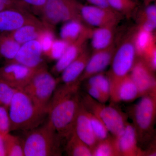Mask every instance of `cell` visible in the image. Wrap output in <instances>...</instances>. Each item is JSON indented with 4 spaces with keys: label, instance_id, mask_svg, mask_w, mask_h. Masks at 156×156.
Listing matches in <instances>:
<instances>
[{
    "label": "cell",
    "instance_id": "cell-1",
    "mask_svg": "<svg viewBox=\"0 0 156 156\" xmlns=\"http://www.w3.org/2000/svg\"><path fill=\"white\" fill-rule=\"evenodd\" d=\"M80 84H63L56 88L48 106V122L61 139L67 140L73 131L81 104L78 94Z\"/></svg>",
    "mask_w": 156,
    "mask_h": 156
},
{
    "label": "cell",
    "instance_id": "cell-2",
    "mask_svg": "<svg viewBox=\"0 0 156 156\" xmlns=\"http://www.w3.org/2000/svg\"><path fill=\"white\" fill-rule=\"evenodd\" d=\"M11 131L27 132L44 123L48 112L34 102L22 89H17L9 108Z\"/></svg>",
    "mask_w": 156,
    "mask_h": 156
},
{
    "label": "cell",
    "instance_id": "cell-3",
    "mask_svg": "<svg viewBox=\"0 0 156 156\" xmlns=\"http://www.w3.org/2000/svg\"><path fill=\"white\" fill-rule=\"evenodd\" d=\"M140 98L137 103L128 109V114L133 122L139 146L148 147L153 141L154 135L156 94Z\"/></svg>",
    "mask_w": 156,
    "mask_h": 156
},
{
    "label": "cell",
    "instance_id": "cell-4",
    "mask_svg": "<svg viewBox=\"0 0 156 156\" xmlns=\"http://www.w3.org/2000/svg\"><path fill=\"white\" fill-rule=\"evenodd\" d=\"M26 132L23 139L24 156L61 155V138L48 121Z\"/></svg>",
    "mask_w": 156,
    "mask_h": 156
},
{
    "label": "cell",
    "instance_id": "cell-5",
    "mask_svg": "<svg viewBox=\"0 0 156 156\" xmlns=\"http://www.w3.org/2000/svg\"><path fill=\"white\" fill-rule=\"evenodd\" d=\"M59 82V79L54 77L44 64L37 69L22 90L40 108L48 112L50 100Z\"/></svg>",
    "mask_w": 156,
    "mask_h": 156
},
{
    "label": "cell",
    "instance_id": "cell-6",
    "mask_svg": "<svg viewBox=\"0 0 156 156\" xmlns=\"http://www.w3.org/2000/svg\"><path fill=\"white\" fill-rule=\"evenodd\" d=\"M81 100L86 109L102 122L112 136L116 137L122 134L128 122L127 116L122 112L98 102L88 94L84 95Z\"/></svg>",
    "mask_w": 156,
    "mask_h": 156
},
{
    "label": "cell",
    "instance_id": "cell-7",
    "mask_svg": "<svg viewBox=\"0 0 156 156\" xmlns=\"http://www.w3.org/2000/svg\"><path fill=\"white\" fill-rule=\"evenodd\" d=\"M82 5L78 0H47L41 20L46 25L53 28L60 23L69 20L83 22L80 13Z\"/></svg>",
    "mask_w": 156,
    "mask_h": 156
},
{
    "label": "cell",
    "instance_id": "cell-8",
    "mask_svg": "<svg viewBox=\"0 0 156 156\" xmlns=\"http://www.w3.org/2000/svg\"><path fill=\"white\" fill-rule=\"evenodd\" d=\"M136 58L131 33L117 47L110 64V69L106 74L110 87L130 74Z\"/></svg>",
    "mask_w": 156,
    "mask_h": 156
},
{
    "label": "cell",
    "instance_id": "cell-9",
    "mask_svg": "<svg viewBox=\"0 0 156 156\" xmlns=\"http://www.w3.org/2000/svg\"><path fill=\"white\" fill-rule=\"evenodd\" d=\"M80 13L83 21L95 27H116L123 17L122 15L113 9L92 5L82 4Z\"/></svg>",
    "mask_w": 156,
    "mask_h": 156
},
{
    "label": "cell",
    "instance_id": "cell-10",
    "mask_svg": "<svg viewBox=\"0 0 156 156\" xmlns=\"http://www.w3.org/2000/svg\"><path fill=\"white\" fill-rule=\"evenodd\" d=\"M38 68H31L17 62H7L0 68V80L14 89H23Z\"/></svg>",
    "mask_w": 156,
    "mask_h": 156
},
{
    "label": "cell",
    "instance_id": "cell-11",
    "mask_svg": "<svg viewBox=\"0 0 156 156\" xmlns=\"http://www.w3.org/2000/svg\"><path fill=\"white\" fill-rule=\"evenodd\" d=\"M129 75L138 88L140 97L150 94H156L154 73L141 58L137 57Z\"/></svg>",
    "mask_w": 156,
    "mask_h": 156
},
{
    "label": "cell",
    "instance_id": "cell-12",
    "mask_svg": "<svg viewBox=\"0 0 156 156\" xmlns=\"http://www.w3.org/2000/svg\"><path fill=\"white\" fill-rule=\"evenodd\" d=\"M116 48L115 43L105 49L93 51L79 81L81 83L92 76L103 72L110 65Z\"/></svg>",
    "mask_w": 156,
    "mask_h": 156
},
{
    "label": "cell",
    "instance_id": "cell-13",
    "mask_svg": "<svg viewBox=\"0 0 156 156\" xmlns=\"http://www.w3.org/2000/svg\"><path fill=\"white\" fill-rule=\"evenodd\" d=\"M39 20L30 11L16 9L0 11V34L10 33Z\"/></svg>",
    "mask_w": 156,
    "mask_h": 156
},
{
    "label": "cell",
    "instance_id": "cell-14",
    "mask_svg": "<svg viewBox=\"0 0 156 156\" xmlns=\"http://www.w3.org/2000/svg\"><path fill=\"white\" fill-rule=\"evenodd\" d=\"M43 51L40 42L33 40L20 45L14 59L9 62H14L31 68L37 69L44 65Z\"/></svg>",
    "mask_w": 156,
    "mask_h": 156
},
{
    "label": "cell",
    "instance_id": "cell-15",
    "mask_svg": "<svg viewBox=\"0 0 156 156\" xmlns=\"http://www.w3.org/2000/svg\"><path fill=\"white\" fill-rule=\"evenodd\" d=\"M115 137L120 156H144V151L140 147L133 124L127 122L122 134Z\"/></svg>",
    "mask_w": 156,
    "mask_h": 156
},
{
    "label": "cell",
    "instance_id": "cell-16",
    "mask_svg": "<svg viewBox=\"0 0 156 156\" xmlns=\"http://www.w3.org/2000/svg\"><path fill=\"white\" fill-rule=\"evenodd\" d=\"M139 98V90L129 74L110 87L109 99L112 103L132 102Z\"/></svg>",
    "mask_w": 156,
    "mask_h": 156
},
{
    "label": "cell",
    "instance_id": "cell-17",
    "mask_svg": "<svg viewBox=\"0 0 156 156\" xmlns=\"http://www.w3.org/2000/svg\"><path fill=\"white\" fill-rule=\"evenodd\" d=\"M73 131L77 136L87 144L92 151L98 141L92 130L88 111L83 105L81 100Z\"/></svg>",
    "mask_w": 156,
    "mask_h": 156
},
{
    "label": "cell",
    "instance_id": "cell-18",
    "mask_svg": "<svg viewBox=\"0 0 156 156\" xmlns=\"http://www.w3.org/2000/svg\"><path fill=\"white\" fill-rule=\"evenodd\" d=\"M91 35L83 36L69 44L63 55L56 60L52 67V72L56 75L61 74L87 47V42L90 39Z\"/></svg>",
    "mask_w": 156,
    "mask_h": 156
},
{
    "label": "cell",
    "instance_id": "cell-19",
    "mask_svg": "<svg viewBox=\"0 0 156 156\" xmlns=\"http://www.w3.org/2000/svg\"><path fill=\"white\" fill-rule=\"evenodd\" d=\"M90 55L91 53L87 47L62 72L59 81H61L64 85H72L80 83L79 79L83 73Z\"/></svg>",
    "mask_w": 156,
    "mask_h": 156
},
{
    "label": "cell",
    "instance_id": "cell-20",
    "mask_svg": "<svg viewBox=\"0 0 156 156\" xmlns=\"http://www.w3.org/2000/svg\"><path fill=\"white\" fill-rule=\"evenodd\" d=\"M63 23L60 29V38L69 44L92 33L93 28L80 20H71Z\"/></svg>",
    "mask_w": 156,
    "mask_h": 156
},
{
    "label": "cell",
    "instance_id": "cell-21",
    "mask_svg": "<svg viewBox=\"0 0 156 156\" xmlns=\"http://www.w3.org/2000/svg\"><path fill=\"white\" fill-rule=\"evenodd\" d=\"M48 27L40 19L36 22L23 26L8 34L21 45L26 42L37 40L42 31Z\"/></svg>",
    "mask_w": 156,
    "mask_h": 156
},
{
    "label": "cell",
    "instance_id": "cell-22",
    "mask_svg": "<svg viewBox=\"0 0 156 156\" xmlns=\"http://www.w3.org/2000/svg\"><path fill=\"white\" fill-rule=\"evenodd\" d=\"M116 27H100L92 29L90 39L93 51L102 50L115 43Z\"/></svg>",
    "mask_w": 156,
    "mask_h": 156
},
{
    "label": "cell",
    "instance_id": "cell-23",
    "mask_svg": "<svg viewBox=\"0 0 156 156\" xmlns=\"http://www.w3.org/2000/svg\"><path fill=\"white\" fill-rule=\"evenodd\" d=\"M132 39L138 58L141 57L148 50L156 45L154 32L136 28L132 33Z\"/></svg>",
    "mask_w": 156,
    "mask_h": 156
},
{
    "label": "cell",
    "instance_id": "cell-24",
    "mask_svg": "<svg viewBox=\"0 0 156 156\" xmlns=\"http://www.w3.org/2000/svg\"><path fill=\"white\" fill-rule=\"evenodd\" d=\"M136 28L154 32L156 28V4L144 6L143 9L139 11L136 17Z\"/></svg>",
    "mask_w": 156,
    "mask_h": 156
},
{
    "label": "cell",
    "instance_id": "cell-25",
    "mask_svg": "<svg viewBox=\"0 0 156 156\" xmlns=\"http://www.w3.org/2000/svg\"><path fill=\"white\" fill-rule=\"evenodd\" d=\"M65 150L68 156H92L91 149L77 136L74 131L67 140Z\"/></svg>",
    "mask_w": 156,
    "mask_h": 156
},
{
    "label": "cell",
    "instance_id": "cell-26",
    "mask_svg": "<svg viewBox=\"0 0 156 156\" xmlns=\"http://www.w3.org/2000/svg\"><path fill=\"white\" fill-rule=\"evenodd\" d=\"M20 45L9 34H0V57L5 59L7 62L12 61Z\"/></svg>",
    "mask_w": 156,
    "mask_h": 156
},
{
    "label": "cell",
    "instance_id": "cell-27",
    "mask_svg": "<svg viewBox=\"0 0 156 156\" xmlns=\"http://www.w3.org/2000/svg\"><path fill=\"white\" fill-rule=\"evenodd\" d=\"M92 156H120L113 136L98 141L92 149Z\"/></svg>",
    "mask_w": 156,
    "mask_h": 156
},
{
    "label": "cell",
    "instance_id": "cell-28",
    "mask_svg": "<svg viewBox=\"0 0 156 156\" xmlns=\"http://www.w3.org/2000/svg\"><path fill=\"white\" fill-rule=\"evenodd\" d=\"M6 156H24L23 143L18 136L10 133L5 136Z\"/></svg>",
    "mask_w": 156,
    "mask_h": 156
},
{
    "label": "cell",
    "instance_id": "cell-29",
    "mask_svg": "<svg viewBox=\"0 0 156 156\" xmlns=\"http://www.w3.org/2000/svg\"><path fill=\"white\" fill-rule=\"evenodd\" d=\"M87 84L96 87L108 100L109 99L110 84L108 77L103 72L95 74L88 78Z\"/></svg>",
    "mask_w": 156,
    "mask_h": 156
},
{
    "label": "cell",
    "instance_id": "cell-30",
    "mask_svg": "<svg viewBox=\"0 0 156 156\" xmlns=\"http://www.w3.org/2000/svg\"><path fill=\"white\" fill-rule=\"evenodd\" d=\"M108 2L112 9L126 17H130L136 8L134 0H108Z\"/></svg>",
    "mask_w": 156,
    "mask_h": 156
},
{
    "label": "cell",
    "instance_id": "cell-31",
    "mask_svg": "<svg viewBox=\"0 0 156 156\" xmlns=\"http://www.w3.org/2000/svg\"><path fill=\"white\" fill-rule=\"evenodd\" d=\"M92 130L98 142L110 137L109 132L105 125L95 115L88 112Z\"/></svg>",
    "mask_w": 156,
    "mask_h": 156
},
{
    "label": "cell",
    "instance_id": "cell-32",
    "mask_svg": "<svg viewBox=\"0 0 156 156\" xmlns=\"http://www.w3.org/2000/svg\"><path fill=\"white\" fill-rule=\"evenodd\" d=\"M53 30L54 28L48 27L42 31L38 38L44 56H48L53 42L56 38Z\"/></svg>",
    "mask_w": 156,
    "mask_h": 156
},
{
    "label": "cell",
    "instance_id": "cell-33",
    "mask_svg": "<svg viewBox=\"0 0 156 156\" xmlns=\"http://www.w3.org/2000/svg\"><path fill=\"white\" fill-rule=\"evenodd\" d=\"M16 89L0 80V106L9 108Z\"/></svg>",
    "mask_w": 156,
    "mask_h": 156
},
{
    "label": "cell",
    "instance_id": "cell-34",
    "mask_svg": "<svg viewBox=\"0 0 156 156\" xmlns=\"http://www.w3.org/2000/svg\"><path fill=\"white\" fill-rule=\"evenodd\" d=\"M69 44L61 38L55 39L47 57L51 60L56 61L63 55Z\"/></svg>",
    "mask_w": 156,
    "mask_h": 156
},
{
    "label": "cell",
    "instance_id": "cell-35",
    "mask_svg": "<svg viewBox=\"0 0 156 156\" xmlns=\"http://www.w3.org/2000/svg\"><path fill=\"white\" fill-rule=\"evenodd\" d=\"M12 9L31 12L30 8L23 0H0V11Z\"/></svg>",
    "mask_w": 156,
    "mask_h": 156
},
{
    "label": "cell",
    "instance_id": "cell-36",
    "mask_svg": "<svg viewBox=\"0 0 156 156\" xmlns=\"http://www.w3.org/2000/svg\"><path fill=\"white\" fill-rule=\"evenodd\" d=\"M11 131V123L9 108L0 106V134L5 136Z\"/></svg>",
    "mask_w": 156,
    "mask_h": 156
},
{
    "label": "cell",
    "instance_id": "cell-37",
    "mask_svg": "<svg viewBox=\"0 0 156 156\" xmlns=\"http://www.w3.org/2000/svg\"><path fill=\"white\" fill-rule=\"evenodd\" d=\"M145 62L148 67L154 73L156 70V45L147 50L139 58Z\"/></svg>",
    "mask_w": 156,
    "mask_h": 156
},
{
    "label": "cell",
    "instance_id": "cell-38",
    "mask_svg": "<svg viewBox=\"0 0 156 156\" xmlns=\"http://www.w3.org/2000/svg\"><path fill=\"white\" fill-rule=\"evenodd\" d=\"M30 8L31 11L35 15L41 14L47 0H23Z\"/></svg>",
    "mask_w": 156,
    "mask_h": 156
},
{
    "label": "cell",
    "instance_id": "cell-39",
    "mask_svg": "<svg viewBox=\"0 0 156 156\" xmlns=\"http://www.w3.org/2000/svg\"><path fill=\"white\" fill-rule=\"evenodd\" d=\"M86 89L88 93L87 94L90 97L98 102L105 103L108 101L99 91V89H98L96 87L87 84H86Z\"/></svg>",
    "mask_w": 156,
    "mask_h": 156
},
{
    "label": "cell",
    "instance_id": "cell-40",
    "mask_svg": "<svg viewBox=\"0 0 156 156\" xmlns=\"http://www.w3.org/2000/svg\"><path fill=\"white\" fill-rule=\"evenodd\" d=\"M90 5L105 8H111L109 5L108 0H86Z\"/></svg>",
    "mask_w": 156,
    "mask_h": 156
},
{
    "label": "cell",
    "instance_id": "cell-41",
    "mask_svg": "<svg viewBox=\"0 0 156 156\" xmlns=\"http://www.w3.org/2000/svg\"><path fill=\"white\" fill-rule=\"evenodd\" d=\"M0 156H6L5 136L0 134Z\"/></svg>",
    "mask_w": 156,
    "mask_h": 156
},
{
    "label": "cell",
    "instance_id": "cell-42",
    "mask_svg": "<svg viewBox=\"0 0 156 156\" xmlns=\"http://www.w3.org/2000/svg\"><path fill=\"white\" fill-rule=\"evenodd\" d=\"M143 1L144 5L147 6L150 5L151 4H152V2L155 1V0H143Z\"/></svg>",
    "mask_w": 156,
    "mask_h": 156
},
{
    "label": "cell",
    "instance_id": "cell-43",
    "mask_svg": "<svg viewBox=\"0 0 156 156\" xmlns=\"http://www.w3.org/2000/svg\"><path fill=\"white\" fill-rule=\"evenodd\" d=\"M134 1H136H136H137V0H134Z\"/></svg>",
    "mask_w": 156,
    "mask_h": 156
}]
</instances>
